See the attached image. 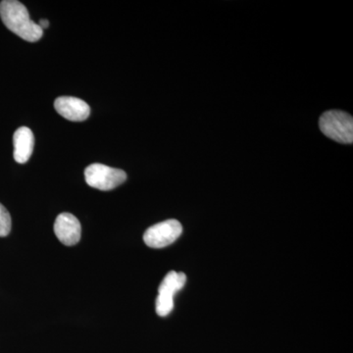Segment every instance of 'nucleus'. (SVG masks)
<instances>
[{
	"mask_svg": "<svg viewBox=\"0 0 353 353\" xmlns=\"http://www.w3.org/2000/svg\"><path fill=\"white\" fill-rule=\"evenodd\" d=\"M187 282V276L182 272L170 271L162 281L158 289V296L155 308L161 317L170 314L174 308V296L182 290Z\"/></svg>",
	"mask_w": 353,
	"mask_h": 353,
	"instance_id": "obj_4",
	"label": "nucleus"
},
{
	"mask_svg": "<svg viewBox=\"0 0 353 353\" xmlns=\"http://www.w3.org/2000/svg\"><path fill=\"white\" fill-rule=\"evenodd\" d=\"M39 27L41 28V29H46V28L50 26V22H48V20L43 19L39 20Z\"/></svg>",
	"mask_w": 353,
	"mask_h": 353,
	"instance_id": "obj_10",
	"label": "nucleus"
},
{
	"mask_svg": "<svg viewBox=\"0 0 353 353\" xmlns=\"http://www.w3.org/2000/svg\"><path fill=\"white\" fill-rule=\"evenodd\" d=\"M183 233V227L175 219L164 221L148 228L143 234L145 245L152 248H163L178 240Z\"/></svg>",
	"mask_w": 353,
	"mask_h": 353,
	"instance_id": "obj_5",
	"label": "nucleus"
},
{
	"mask_svg": "<svg viewBox=\"0 0 353 353\" xmlns=\"http://www.w3.org/2000/svg\"><path fill=\"white\" fill-rule=\"evenodd\" d=\"M11 231V216L0 203V236H8Z\"/></svg>",
	"mask_w": 353,
	"mask_h": 353,
	"instance_id": "obj_9",
	"label": "nucleus"
},
{
	"mask_svg": "<svg viewBox=\"0 0 353 353\" xmlns=\"http://www.w3.org/2000/svg\"><path fill=\"white\" fill-rule=\"evenodd\" d=\"M54 233L63 245H75L81 240L82 227L75 216L70 213H61L55 220Z\"/></svg>",
	"mask_w": 353,
	"mask_h": 353,
	"instance_id": "obj_6",
	"label": "nucleus"
},
{
	"mask_svg": "<svg viewBox=\"0 0 353 353\" xmlns=\"http://www.w3.org/2000/svg\"><path fill=\"white\" fill-rule=\"evenodd\" d=\"M54 108L62 117L73 122L87 120L90 114V108L87 102L77 97H58L54 102Z\"/></svg>",
	"mask_w": 353,
	"mask_h": 353,
	"instance_id": "obj_7",
	"label": "nucleus"
},
{
	"mask_svg": "<svg viewBox=\"0 0 353 353\" xmlns=\"http://www.w3.org/2000/svg\"><path fill=\"white\" fill-rule=\"evenodd\" d=\"M320 130L325 136L341 143H353V119L343 111H327L321 116Z\"/></svg>",
	"mask_w": 353,
	"mask_h": 353,
	"instance_id": "obj_2",
	"label": "nucleus"
},
{
	"mask_svg": "<svg viewBox=\"0 0 353 353\" xmlns=\"http://www.w3.org/2000/svg\"><path fill=\"white\" fill-rule=\"evenodd\" d=\"M34 134L29 128L21 127L13 136L14 153L16 162L24 164L31 157L34 150Z\"/></svg>",
	"mask_w": 353,
	"mask_h": 353,
	"instance_id": "obj_8",
	"label": "nucleus"
},
{
	"mask_svg": "<svg viewBox=\"0 0 353 353\" xmlns=\"http://www.w3.org/2000/svg\"><path fill=\"white\" fill-rule=\"evenodd\" d=\"M85 179L90 187L101 190H111L127 180V174L120 169L94 163L85 168Z\"/></svg>",
	"mask_w": 353,
	"mask_h": 353,
	"instance_id": "obj_3",
	"label": "nucleus"
},
{
	"mask_svg": "<svg viewBox=\"0 0 353 353\" xmlns=\"http://www.w3.org/2000/svg\"><path fill=\"white\" fill-rule=\"evenodd\" d=\"M0 17L7 29L25 41L36 43L43 37V29L31 20L28 9L20 1L4 0L0 2Z\"/></svg>",
	"mask_w": 353,
	"mask_h": 353,
	"instance_id": "obj_1",
	"label": "nucleus"
}]
</instances>
